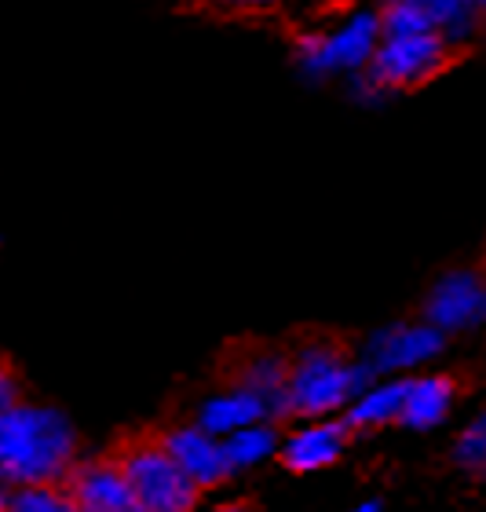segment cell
Returning <instances> with one entry per match:
<instances>
[{"instance_id": "1", "label": "cell", "mask_w": 486, "mask_h": 512, "mask_svg": "<svg viewBox=\"0 0 486 512\" xmlns=\"http://www.w3.org/2000/svg\"><path fill=\"white\" fill-rule=\"evenodd\" d=\"M77 432L52 406L15 403L0 414V491L59 483L74 472Z\"/></svg>"}, {"instance_id": "2", "label": "cell", "mask_w": 486, "mask_h": 512, "mask_svg": "<svg viewBox=\"0 0 486 512\" xmlns=\"http://www.w3.org/2000/svg\"><path fill=\"white\" fill-rule=\"evenodd\" d=\"M366 381L370 374L362 370L359 359H348L329 344H311L289 363L286 414H300L304 421L337 417L340 410H348Z\"/></svg>"}, {"instance_id": "3", "label": "cell", "mask_w": 486, "mask_h": 512, "mask_svg": "<svg viewBox=\"0 0 486 512\" xmlns=\"http://www.w3.org/2000/svg\"><path fill=\"white\" fill-rule=\"evenodd\" d=\"M117 465L143 512H198V487L161 443H136L121 454Z\"/></svg>"}, {"instance_id": "4", "label": "cell", "mask_w": 486, "mask_h": 512, "mask_svg": "<svg viewBox=\"0 0 486 512\" xmlns=\"http://www.w3.org/2000/svg\"><path fill=\"white\" fill-rule=\"evenodd\" d=\"M381 19L370 11L351 15L348 22H340L337 30L318 33V37H304L300 41V66L307 77H329L340 70H362L370 63L377 44H381Z\"/></svg>"}, {"instance_id": "5", "label": "cell", "mask_w": 486, "mask_h": 512, "mask_svg": "<svg viewBox=\"0 0 486 512\" xmlns=\"http://www.w3.org/2000/svg\"><path fill=\"white\" fill-rule=\"evenodd\" d=\"M446 63V41L439 33H406V37H381L370 59V81L384 92L406 88L428 77Z\"/></svg>"}, {"instance_id": "6", "label": "cell", "mask_w": 486, "mask_h": 512, "mask_svg": "<svg viewBox=\"0 0 486 512\" xmlns=\"http://www.w3.org/2000/svg\"><path fill=\"white\" fill-rule=\"evenodd\" d=\"M443 352V333L428 322H395L373 333L362 348V370L370 377H395L399 370H417Z\"/></svg>"}, {"instance_id": "7", "label": "cell", "mask_w": 486, "mask_h": 512, "mask_svg": "<svg viewBox=\"0 0 486 512\" xmlns=\"http://www.w3.org/2000/svg\"><path fill=\"white\" fill-rule=\"evenodd\" d=\"M424 315H428V326H435L439 333L472 330L486 322V282L472 271L446 275L443 282H435Z\"/></svg>"}, {"instance_id": "8", "label": "cell", "mask_w": 486, "mask_h": 512, "mask_svg": "<svg viewBox=\"0 0 486 512\" xmlns=\"http://www.w3.org/2000/svg\"><path fill=\"white\" fill-rule=\"evenodd\" d=\"M161 447L169 450V458L187 472V480L198 491L220 487L231 476V465H227V454H223V439H216L212 432H205L198 425L172 428L169 436L161 439Z\"/></svg>"}, {"instance_id": "9", "label": "cell", "mask_w": 486, "mask_h": 512, "mask_svg": "<svg viewBox=\"0 0 486 512\" xmlns=\"http://www.w3.org/2000/svg\"><path fill=\"white\" fill-rule=\"evenodd\" d=\"M70 494L81 512H143L117 461H85L70 472Z\"/></svg>"}, {"instance_id": "10", "label": "cell", "mask_w": 486, "mask_h": 512, "mask_svg": "<svg viewBox=\"0 0 486 512\" xmlns=\"http://www.w3.org/2000/svg\"><path fill=\"white\" fill-rule=\"evenodd\" d=\"M344 447H348V421L311 417L289 432V439L282 443V461L293 472H322L337 465Z\"/></svg>"}, {"instance_id": "11", "label": "cell", "mask_w": 486, "mask_h": 512, "mask_svg": "<svg viewBox=\"0 0 486 512\" xmlns=\"http://www.w3.org/2000/svg\"><path fill=\"white\" fill-rule=\"evenodd\" d=\"M267 417H271V410L264 406V399L253 395L249 388H242V384H234V388L209 395V399L201 403L194 425L212 432L216 439H227L231 432H238V428H249V425H256V421H267Z\"/></svg>"}, {"instance_id": "12", "label": "cell", "mask_w": 486, "mask_h": 512, "mask_svg": "<svg viewBox=\"0 0 486 512\" xmlns=\"http://www.w3.org/2000/svg\"><path fill=\"white\" fill-rule=\"evenodd\" d=\"M402 395H406V377H370L359 395L348 403L344 421L348 428H388L399 425Z\"/></svg>"}, {"instance_id": "13", "label": "cell", "mask_w": 486, "mask_h": 512, "mask_svg": "<svg viewBox=\"0 0 486 512\" xmlns=\"http://www.w3.org/2000/svg\"><path fill=\"white\" fill-rule=\"evenodd\" d=\"M454 406V384L446 377H413L406 381V395H402V417L399 425L417 428V432H428V428H439Z\"/></svg>"}, {"instance_id": "14", "label": "cell", "mask_w": 486, "mask_h": 512, "mask_svg": "<svg viewBox=\"0 0 486 512\" xmlns=\"http://www.w3.org/2000/svg\"><path fill=\"white\" fill-rule=\"evenodd\" d=\"M286 381H289V363L275 352L253 355V359L242 366V377H238L242 388H249L253 395L264 399L271 417L286 414Z\"/></svg>"}, {"instance_id": "15", "label": "cell", "mask_w": 486, "mask_h": 512, "mask_svg": "<svg viewBox=\"0 0 486 512\" xmlns=\"http://www.w3.org/2000/svg\"><path fill=\"white\" fill-rule=\"evenodd\" d=\"M223 454H227V465L231 472H249L260 469L278 454V432L271 428V421H256L249 428H238L223 439Z\"/></svg>"}, {"instance_id": "16", "label": "cell", "mask_w": 486, "mask_h": 512, "mask_svg": "<svg viewBox=\"0 0 486 512\" xmlns=\"http://www.w3.org/2000/svg\"><path fill=\"white\" fill-rule=\"evenodd\" d=\"M406 8H413L424 19V26L439 33L446 44L465 41L472 26H476V8L468 0H399Z\"/></svg>"}, {"instance_id": "17", "label": "cell", "mask_w": 486, "mask_h": 512, "mask_svg": "<svg viewBox=\"0 0 486 512\" xmlns=\"http://www.w3.org/2000/svg\"><path fill=\"white\" fill-rule=\"evenodd\" d=\"M4 512H81L70 487L63 483H37L4 494Z\"/></svg>"}, {"instance_id": "18", "label": "cell", "mask_w": 486, "mask_h": 512, "mask_svg": "<svg viewBox=\"0 0 486 512\" xmlns=\"http://www.w3.org/2000/svg\"><path fill=\"white\" fill-rule=\"evenodd\" d=\"M457 465H465L468 472H486V410H479L465 425V432L454 443Z\"/></svg>"}, {"instance_id": "19", "label": "cell", "mask_w": 486, "mask_h": 512, "mask_svg": "<svg viewBox=\"0 0 486 512\" xmlns=\"http://www.w3.org/2000/svg\"><path fill=\"white\" fill-rule=\"evenodd\" d=\"M15 403H19V384H15V374H11L8 366L0 363V414L11 410Z\"/></svg>"}, {"instance_id": "20", "label": "cell", "mask_w": 486, "mask_h": 512, "mask_svg": "<svg viewBox=\"0 0 486 512\" xmlns=\"http://www.w3.org/2000/svg\"><path fill=\"white\" fill-rule=\"evenodd\" d=\"M223 4H231V8H267L275 0H223Z\"/></svg>"}, {"instance_id": "21", "label": "cell", "mask_w": 486, "mask_h": 512, "mask_svg": "<svg viewBox=\"0 0 486 512\" xmlns=\"http://www.w3.org/2000/svg\"><path fill=\"white\" fill-rule=\"evenodd\" d=\"M201 512H245V505H238V502H216V505H209V509H201Z\"/></svg>"}, {"instance_id": "22", "label": "cell", "mask_w": 486, "mask_h": 512, "mask_svg": "<svg viewBox=\"0 0 486 512\" xmlns=\"http://www.w3.org/2000/svg\"><path fill=\"white\" fill-rule=\"evenodd\" d=\"M351 512H381V505H377V502H362V505H355Z\"/></svg>"}, {"instance_id": "23", "label": "cell", "mask_w": 486, "mask_h": 512, "mask_svg": "<svg viewBox=\"0 0 486 512\" xmlns=\"http://www.w3.org/2000/svg\"><path fill=\"white\" fill-rule=\"evenodd\" d=\"M468 4H472L476 11H486V0H468Z\"/></svg>"}, {"instance_id": "24", "label": "cell", "mask_w": 486, "mask_h": 512, "mask_svg": "<svg viewBox=\"0 0 486 512\" xmlns=\"http://www.w3.org/2000/svg\"><path fill=\"white\" fill-rule=\"evenodd\" d=\"M0 512H4V491H0Z\"/></svg>"}]
</instances>
